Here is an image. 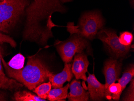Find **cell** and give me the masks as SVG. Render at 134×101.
<instances>
[{"mask_svg": "<svg viewBox=\"0 0 134 101\" xmlns=\"http://www.w3.org/2000/svg\"><path fill=\"white\" fill-rule=\"evenodd\" d=\"M29 4V0H0V31L9 33Z\"/></svg>", "mask_w": 134, "mask_h": 101, "instance_id": "3", "label": "cell"}, {"mask_svg": "<svg viewBox=\"0 0 134 101\" xmlns=\"http://www.w3.org/2000/svg\"><path fill=\"white\" fill-rule=\"evenodd\" d=\"M52 87V84L50 81L47 83H43L37 86L33 90V92L41 98L46 99L47 98Z\"/></svg>", "mask_w": 134, "mask_h": 101, "instance_id": "16", "label": "cell"}, {"mask_svg": "<svg viewBox=\"0 0 134 101\" xmlns=\"http://www.w3.org/2000/svg\"><path fill=\"white\" fill-rule=\"evenodd\" d=\"M66 8L59 0H36L25 10L26 22L23 33V40L45 46L53 37L52 29L55 25L52 20L55 12L64 13Z\"/></svg>", "mask_w": 134, "mask_h": 101, "instance_id": "1", "label": "cell"}, {"mask_svg": "<svg viewBox=\"0 0 134 101\" xmlns=\"http://www.w3.org/2000/svg\"><path fill=\"white\" fill-rule=\"evenodd\" d=\"M70 92L67 98L69 101H87L88 100L89 93L85 91L79 81L73 80L69 86Z\"/></svg>", "mask_w": 134, "mask_h": 101, "instance_id": "11", "label": "cell"}, {"mask_svg": "<svg viewBox=\"0 0 134 101\" xmlns=\"http://www.w3.org/2000/svg\"><path fill=\"white\" fill-rule=\"evenodd\" d=\"M108 92L110 99L119 100L122 93L121 86L119 83H113L109 86Z\"/></svg>", "mask_w": 134, "mask_h": 101, "instance_id": "18", "label": "cell"}, {"mask_svg": "<svg viewBox=\"0 0 134 101\" xmlns=\"http://www.w3.org/2000/svg\"><path fill=\"white\" fill-rule=\"evenodd\" d=\"M0 101H6L3 93L0 92Z\"/></svg>", "mask_w": 134, "mask_h": 101, "instance_id": "22", "label": "cell"}, {"mask_svg": "<svg viewBox=\"0 0 134 101\" xmlns=\"http://www.w3.org/2000/svg\"><path fill=\"white\" fill-rule=\"evenodd\" d=\"M86 81L88 82V89L92 101H101L105 98V85L101 83L96 79L94 74L88 73Z\"/></svg>", "mask_w": 134, "mask_h": 101, "instance_id": "9", "label": "cell"}, {"mask_svg": "<svg viewBox=\"0 0 134 101\" xmlns=\"http://www.w3.org/2000/svg\"><path fill=\"white\" fill-rule=\"evenodd\" d=\"M4 43H9L13 47L15 48L16 47V43L15 41L12 38L3 34L0 31V44H2Z\"/></svg>", "mask_w": 134, "mask_h": 101, "instance_id": "21", "label": "cell"}, {"mask_svg": "<svg viewBox=\"0 0 134 101\" xmlns=\"http://www.w3.org/2000/svg\"><path fill=\"white\" fill-rule=\"evenodd\" d=\"M122 66L121 62L113 58L108 59L105 62L103 72L106 79L105 98L108 100H111L108 93V87L118 80L121 73Z\"/></svg>", "mask_w": 134, "mask_h": 101, "instance_id": "7", "label": "cell"}, {"mask_svg": "<svg viewBox=\"0 0 134 101\" xmlns=\"http://www.w3.org/2000/svg\"><path fill=\"white\" fill-rule=\"evenodd\" d=\"M89 65L87 56L83 52L78 53L75 56L71 69L76 79L86 81V73Z\"/></svg>", "mask_w": 134, "mask_h": 101, "instance_id": "8", "label": "cell"}, {"mask_svg": "<svg viewBox=\"0 0 134 101\" xmlns=\"http://www.w3.org/2000/svg\"><path fill=\"white\" fill-rule=\"evenodd\" d=\"M1 61L8 77L19 82L30 90L47 80L53 73L41 59L35 56L28 58L26 66L21 69H15L7 65L1 55Z\"/></svg>", "mask_w": 134, "mask_h": 101, "instance_id": "2", "label": "cell"}, {"mask_svg": "<svg viewBox=\"0 0 134 101\" xmlns=\"http://www.w3.org/2000/svg\"><path fill=\"white\" fill-rule=\"evenodd\" d=\"M13 100L16 101H45L35 94L26 91H17L14 93Z\"/></svg>", "mask_w": 134, "mask_h": 101, "instance_id": "14", "label": "cell"}, {"mask_svg": "<svg viewBox=\"0 0 134 101\" xmlns=\"http://www.w3.org/2000/svg\"><path fill=\"white\" fill-rule=\"evenodd\" d=\"M130 86L127 89L122 101H134V79L131 81Z\"/></svg>", "mask_w": 134, "mask_h": 101, "instance_id": "20", "label": "cell"}, {"mask_svg": "<svg viewBox=\"0 0 134 101\" xmlns=\"http://www.w3.org/2000/svg\"><path fill=\"white\" fill-rule=\"evenodd\" d=\"M34 1H36V0H34Z\"/></svg>", "mask_w": 134, "mask_h": 101, "instance_id": "24", "label": "cell"}, {"mask_svg": "<svg viewBox=\"0 0 134 101\" xmlns=\"http://www.w3.org/2000/svg\"><path fill=\"white\" fill-rule=\"evenodd\" d=\"M119 38L121 44L125 46H130L133 40V35L129 31H124L120 34Z\"/></svg>", "mask_w": 134, "mask_h": 101, "instance_id": "19", "label": "cell"}, {"mask_svg": "<svg viewBox=\"0 0 134 101\" xmlns=\"http://www.w3.org/2000/svg\"><path fill=\"white\" fill-rule=\"evenodd\" d=\"M104 25V19L99 12L90 11L83 15L77 26H74V23H68L67 30L71 35L76 34L86 39L92 40Z\"/></svg>", "mask_w": 134, "mask_h": 101, "instance_id": "4", "label": "cell"}, {"mask_svg": "<svg viewBox=\"0 0 134 101\" xmlns=\"http://www.w3.org/2000/svg\"><path fill=\"white\" fill-rule=\"evenodd\" d=\"M72 64L65 63L64 67L61 73L54 75L53 74L49 77V80L51 82L52 87L53 88L63 87V85L66 81H70L73 77L71 71Z\"/></svg>", "mask_w": 134, "mask_h": 101, "instance_id": "10", "label": "cell"}, {"mask_svg": "<svg viewBox=\"0 0 134 101\" xmlns=\"http://www.w3.org/2000/svg\"><path fill=\"white\" fill-rule=\"evenodd\" d=\"M134 66L133 64L130 65L123 73L121 78L118 79V82L122 88V91H123L126 87L134 77Z\"/></svg>", "mask_w": 134, "mask_h": 101, "instance_id": "15", "label": "cell"}, {"mask_svg": "<svg viewBox=\"0 0 134 101\" xmlns=\"http://www.w3.org/2000/svg\"><path fill=\"white\" fill-rule=\"evenodd\" d=\"M96 35L103 42L107 50L115 58H123L129 52L130 46H125L121 44L116 32L114 31L102 28Z\"/></svg>", "mask_w": 134, "mask_h": 101, "instance_id": "6", "label": "cell"}, {"mask_svg": "<svg viewBox=\"0 0 134 101\" xmlns=\"http://www.w3.org/2000/svg\"><path fill=\"white\" fill-rule=\"evenodd\" d=\"M2 49L0 46V89L8 90L11 92L17 91L22 88L23 85L14 79L9 78L4 72L1 63Z\"/></svg>", "mask_w": 134, "mask_h": 101, "instance_id": "12", "label": "cell"}, {"mask_svg": "<svg viewBox=\"0 0 134 101\" xmlns=\"http://www.w3.org/2000/svg\"><path fill=\"white\" fill-rule=\"evenodd\" d=\"M69 86L70 84L68 83L64 87L53 88L48 94L47 99L51 101H65Z\"/></svg>", "mask_w": 134, "mask_h": 101, "instance_id": "13", "label": "cell"}, {"mask_svg": "<svg viewBox=\"0 0 134 101\" xmlns=\"http://www.w3.org/2000/svg\"><path fill=\"white\" fill-rule=\"evenodd\" d=\"M25 59V57L22 54L19 53L13 57L7 64L13 69H21L24 67Z\"/></svg>", "mask_w": 134, "mask_h": 101, "instance_id": "17", "label": "cell"}, {"mask_svg": "<svg viewBox=\"0 0 134 101\" xmlns=\"http://www.w3.org/2000/svg\"><path fill=\"white\" fill-rule=\"evenodd\" d=\"M71 35L68 40L56 46L59 54L65 63L71 62L73 56L76 53L82 52L89 46V42L86 38L76 34Z\"/></svg>", "mask_w": 134, "mask_h": 101, "instance_id": "5", "label": "cell"}, {"mask_svg": "<svg viewBox=\"0 0 134 101\" xmlns=\"http://www.w3.org/2000/svg\"><path fill=\"white\" fill-rule=\"evenodd\" d=\"M59 1L61 3H64L70 2V1H72V0H59Z\"/></svg>", "mask_w": 134, "mask_h": 101, "instance_id": "23", "label": "cell"}]
</instances>
